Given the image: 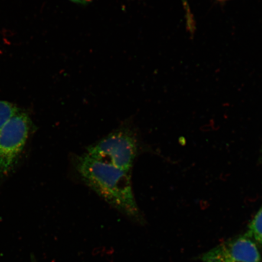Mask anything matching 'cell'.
<instances>
[{"label":"cell","mask_w":262,"mask_h":262,"mask_svg":"<svg viewBox=\"0 0 262 262\" xmlns=\"http://www.w3.org/2000/svg\"><path fill=\"white\" fill-rule=\"evenodd\" d=\"M75 170L85 184L118 211L142 224L144 219L134 198L129 172L97 160L87 154L77 156Z\"/></svg>","instance_id":"cell-1"},{"label":"cell","mask_w":262,"mask_h":262,"mask_svg":"<svg viewBox=\"0 0 262 262\" xmlns=\"http://www.w3.org/2000/svg\"><path fill=\"white\" fill-rule=\"evenodd\" d=\"M138 146L131 131L119 129L88 147L87 155L129 172L135 160Z\"/></svg>","instance_id":"cell-2"},{"label":"cell","mask_w":262,"mask_h":262,"mask_svg":"<svg viewBox=\"0 0 262 262\" xmlns=\"http://www.w3.org/2000/svg\"><path fill=\"white\" fill-rule=\"evenodd\" d=\"M30 129V118L19 110L0 132V178L7 174L17 162Z\"/></svg>","instance_id":"cell-3"},{"label":"cell","mask_w":262,"mask_h":262,"mask_svg":"<svg viewBox=\"0 0 262 262\" xmlns=\"http://www.w3.org/2000/svg\"><path fill=\"white\" fill-rule=\"evenodd\" d=\"M202 262H261V255L253 241L247 235L224 242L203 255Z\"/></svg>","instance_id":"cell-4"},{"label":"cell","mask_w":262,"mask_h":262,"mask_svg":"<svg viewBox=\"0 0 262 262\" xmlns=\"http://www.w3.org/2000/svg\"><path fill=\"white\" fill-rule=\"evenodd\" d=\"M245 235L262 245V208L250 223L247 233Z\"/></svg>","instance_id":"cell-5"},{"label":"cell","mask_w":262,"mask_h":262,"mask_svg":"<svg viewBox=\"0 0 262 262\" xmlns=\"http://www.w3.org/2000/svg\"><path fill=\"white\" fill-rule=\"evenodd\" d=\"M19 110L14 104L8 101H0V132L8 121L17 113Z\"/></svg>","instance_id":"cell-6"},{"label":"cell","mask_w":262,"mask_h":262,"mask_svg":"<svg viewBox=\"0 0 262 262\" xmlns=\"http://www.w3.org/2000/svg\"><path fill=\"white\" fill-rule=\"evenodd\" d=\"M71 2L75 3V4L80 5H86L92 2V0H70Z\"/></svg>","instance_id":"cell-7"},{"label":"cell","mask_w":262,"mask_h":262,"mask_svg":"<svg viewBox=\"0 0 262 262\" xmlns=\"http://www.w3.org/2000/svg\"><path fill=\"white\" fill-rule=\"evenodd\" d=\"M31 262H37V260H36L35 257L33 255H32L31 257Z\"/></svg>","instance_id":"cell-8"},{"label":"cell","mask_w":262,"mask_h":262,"mask_svg":"<svg viewBox=\"0 0 262 262\" xmlns=\"http://www.w3.org/2000/svg\"><path fill=\"white\" fill-rule=\"evenodd\" d=\"M260 160L262 162V149H261V150Z\"/></svg>","instance_id":"cell-9"}]
</instances>
